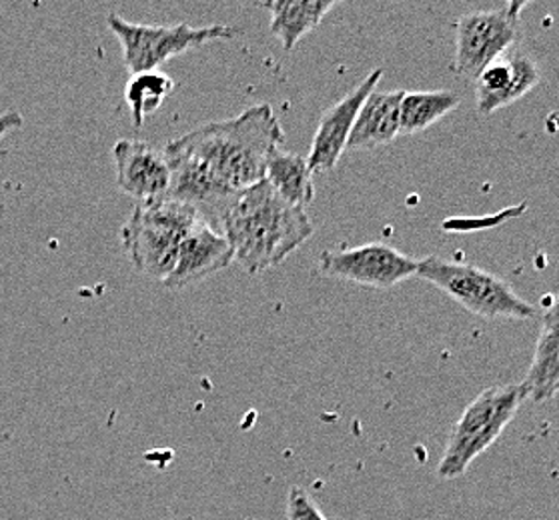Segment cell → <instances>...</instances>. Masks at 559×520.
<instances>
[{"label":"cell","mask_w":559,"mask_h":520,"mask_svg":"<svg viewBox=\"0 0 559 520\" xmlns=\"http://www.w3.org/2000/svg\"><path fill=\"white\" fill-rule=\"evenodd\" d=\"M283 141L280 119L267 102L182 134L165 146L170 169L167 198L191 206L219 230L233 194L265 181L269 155Z\"/></svg>","instance_id":"1"},{"label":"cell","mask_w":559,"mask_h":520,"mask_svg":"<svg viewBox=\"0 0 559 520\" xmlns=\"http://www.w3.org/2000/svg\"><path fill=\"white\" fill-rule=\"evenodd\" d=\"M219 232L231 244L233 261L245 273L261 275L285 263L316 227L305 208L285 203L261 181L233 194L221 215Z\"/></svg>","instance_id":"2"},{"label":"cell","mask_w":559,"mask_h":520,"mask_svg":"<svg viewBox=\"0 0 559 520\" xmlns=\"http://www.w3.org/2000/svg\"><path fill=\"white\" fill-rule=\"evenodd\" d=\"M525 399L527 392L522 383L481 390L451 428L448 445L439 459V479L453 481L469 471L474 460L503 435Z\"/></svg>","instance_id":"3"},{"label":"cell","mask_w":559,"mask_h":520,"mask_svg":"<svg viewBox=\"0 0 559 520\" xmlns=\"http://www.w3.org/2000/svg\"><path fill=\"white\" fill-rule=\"evenodd\" d=\"M203 218L177 201L136 205L121 230L122 249L133 267L148 279H169L185 237Z\"/></svg>","instance_id":"4"},{"label":"cell","mask_w":559,"mask_h":520,"mask_svg":"<svg viewBox=\"0 0 559 520\" xmlns=\"http://www.w3.org/2000/svg\"><path fill=\"white\" fill-rule=\"evenodd\" d=\"M415 277L431 282L465 311L487 321H534L539 316L534 304L523 301L510 282L475 265L427 256L417 261Z\"/></svg>","instance_id":"5"},{"label":"cell","mask_w":559,"mask_h":520,"mask_svg":"<svg viewBox=\"0 0 559 520\" xmlns=\"http://www.w3.org/2000/svg\"><path fill=\"white\" fill-rule=\"evenodd\" d=\"M107 25L121 43L122 59L131 76L158 71L160 64L181 52L201 47L211 40H223L237 35L233 26L225 25L199 28L187 23L173 26L136 25L115 13L107 16Z\"/></svg>","instance_id":"6"},{"label":"cell","mask_w":559,"mask_h":520,"mask_svg":"<svg viewBox=\"0 0 559 520\" xmlns=\"http://www.w3.org/2000/svg\"><path fill=\"white\" fill-rule=\"evenodd\" d=\"M525 7V2H510L499 9L472 11L460 16L455 25L453 71L475 81L489 62L513 49Z\"/></svg>","instance_id":"7"},{"label":"cell","mask_w":559,"mask_h":520,"mask_svg":"<svg viewBox=\"0 0 559 520\" xmlns=\"http://www.w3.org/2000/svg\"><path fill=\"white\" fill-rule=\"evenodd\" d=\"M317 268L331 279L349 280L369 289H393L415 277L417 261L383 242H367L353 249L323 251Z\"/></svg>","instance_id":"8"},{"label":"cell","mask_w":559,"mask_h":520,"mask_svg":"<svg viewBox=\"0 0 559 520\" xmlns=\"http://www.w3.org/2000/svg\"><path fill=\"white\" fill-rule=\"evenodd\" d=\"M383 78V69H376L365 76L359 85L323 112L317 124L313 143L307 155V165L316 174H328L335 170L343 153L347 150V141L352 136L353 124L364 107L365 100L373 90H378L379 81Z\"/></svg>","instance_id":"9"},{"label":"cell","mask_w":559,"mask_h":520,"mask_svg":"<svg viewBox=\"0 0 559 520\" xmlns=\"http://www.w3.org/2000/svg\"><path fill=\"white\" fill-rule=\"evenodd\" d=\"M112 158L119 189L133 196L136 205H153L167 198L170 169L165 148L145 141H119L112 148Z\"/></svg>","instance_id":"10"},{"label":"cell","mask_w":559,"mask_h":520,"mask_svg":"<svg viewBox=\"0 0 559 520\" xmlns=\"http://www.w3.org/2000/svg\"><path fill=\"white\" fill-rule=\"evenodd\" d=\"M542 83L537 62L515 47L489 62L475 78V107L479 114H491L510 107Z\"/></svg>","instance_id":"11"},{"label":"cell","mask_w":559,"mask_h":520,"mask_svg":"<svg viewBox=\"0 0 559 520\" xmlns=\"http://www.w3.org/2000/svg\"><path fill=\"white\" fill-rule=\"evenodd\" d=\"M231 263L233 251L229 241L219 230L201 220L185 237L175 268L169 279L163 282V287L170 291L195 287L209 277L217 275L223 268L229 267Z\"/></svg>","instance_id":"12"},{"label":"cell","mask_w":559,"mask_h":520,"mask_svg":"<svg viewBox=\"0 0 559 520\" xmlns=\"http://www.w3.org/2000/svg\"><path fill=\"white\" fill-rule=\"evenodd\" d=\"M405 90H373L353 124L347 150H373L400 136V107Z\"/></svg>","instance_id":"13"},{"label":"cell","mask_w":559,"mask_h":520,"mask_svg":"<svg viewBox=\"0 0 559 520\" xmlns=\"http://www.w3.org/2000/svg\"><path fill=\"white\" fill-rule=\"evenodd\" d=\"M527 399L546 402L559 395V292L542 316L534 359L523 378Z\"/></svg>","instance_id":"14"},{"label":"cell","mask_w":559,"mask_h":520,"mask_svg":"<svg viewBox=\"0 0 559 520\" xmlns=\"http://www.w3.org/2000/svg\"><path fill=\"white\" fill-rule=\"evenodd\" d=\"M271 13V33L283 49H295V45L316 31L319 23L331 13L335 0H275L263 4Z\"/></svg>","instance_id":"15"},{"label":"cell","mask_w":559,"mask_h":520,"mask_svg":"<svg viewBox=\"0 0 559 520\" xmlns=\"http://www.w3.org/2000/svg\"><path fill=\"white\" fill-rule=\"evenodd\" d=\"M265 182L285 203L299 208L311 205L316 198L313 172L307 158L287 153L281 146L269 155Z\"/></svg>","instance_id":"16"},{"label":"cell","mask_w":559,"mask_h":520,"mask_svg":"<svg viewBox=\"0 0 559 520\" xmlns=\"http://www.w3.org/2000/svg\"><path fill=\"white\" fill-rule=\"evenodd\" d=\"M460 97L453 90H415L403 93L400 107V133H424L429 126L448 117L460 107Z\"/></svg>","instance_id":"17"},{"label":"cell","mask_w":559,"mask_h":520,"mask_svg":"<svg viewBox=\"0 0 559 520\" xmlns=\"http://www.w3.org/2000/svg\"><path fill=\"white\" fill-rule=\"evenodd\" d=\"M173 81L160 71L133 74L124 88V97L131 107L134 126H143L146 117L153 114L173 93Z\"/></svg>","instance_id":"18"},{"label":"cell","mask_w":559,"mask_h":520,"mask_svg":"<svg viewBox=\"0 0 559 520\" xmlns=\"http://www.w3.org/2000/svg\"><path fill=\"white\" fill-rule=\"evenodd\" d=\"M287 520H328L304 486H292L287 495Z\"/></svg>","instance_id":"19"},{"label":"cell","mask_w":559,"mask_h":520,"mask_svg":"<svg viewBox=\"0 0 559 520\" xmlns=\"http://www.w3.org/2000/svg\"><path fill=\"white\" fill-rule=\"evenodd\" d=\"M25 124V117L19 110H7L0 114V141Z\"/></svg>","instance_id":"20"}]
</instances>
